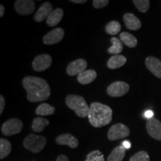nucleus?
<instances>
[{
    "mask_svg": "<svg viewBox=\"0 0 161 161\" xmlns=\"http://www.w3.org/2000/svg\"><path fill=\"white\" fill-rule=\"evenodd\" d=\"M23 86L27 92L30 102H39L47 100L51 94L50 86L43 78L27 76L23 79Z\"/></svg>",
    "mask_w": 161,
    "mask_h": 161,
    "instance_id": "nucleus-1",
    "label": "nucleus"
},
{
    "mask_svg": "<svg viewBox=\"0 0 161 161\" xmlns=\"http://www.w3.org/2000/svg\"><path fill=\"white\" fill-rule=\"evenodd\" d=\"M113 110L106 104L93 102L90 104L88 114L90 123L95 128H101L108 125L112 121Z\"/></svg>",
    "mask_w": 161,
    "mask_h": 161,
    "instance_id": "nucleus-2",
    "label": "nucleus"
},
{
    "mask_svg": "<svg viewBox=\"0 0 161 161\" xmlns=\"http://www.w3.org/2000/svg\"><path fill=\"white\" fill-rule=\"evenodd\" d=\"M66 104L68 108L72 109L80 118L88 116L90 107L82 96L77 95H69L66 98Z\"/></svg>",
    "mask_w": 161,
    "mask_h": 161,
    "instance_id": "nucleus-3",
    "label": "nucleus"
},
{
    "mask_svg": "<svg viewBox=\"0 0 161 161\" xmlns=\"http://www.w3.org/2000/svg\"><path fill=\"white\" fill-rule=\"evenodd\" d=\"M47 140L45 136L31 134L23 141V146L27 150L33 153H38L46 146Z\"/></svg>",
    "mask_w": 161,
    "mask_h": 161,
    "instance_id": "nucleus-4",
    "label": "nucleus"
},
{
    "mask_svg": "<svg viewBox=\"0 0 161 161\" xmlns=\"http://www.w3.org/2000/svg\"><path fill=\"white\" fill-rule=\"evenodd\" d=\"M23 128V123L19 119L13 118L6 121L2 126L1 130L5 136H12L21 132Z\"/></svg>",
    "mask_w": 161,
    "mask_h": 161,
    "instance_id": "nucleus-5",
    "label": "nucleus"
},
{
    "mask_svg": "<svg viewBox=\"0 0 161 161\" xmlns=\"http://www.w3.org/2000/svg\"><path fill=\"white\" fill-rule=\"evenodd\" d=\"M130 129L122 123H117L110 127L108 130V137L110 141L120 140L129 136Z\"/></svg>",
    "mask_w": 161,
    "mask_h": 161,
    "instance_id": "nucleus-6",
    "label": "nucleus"
},
{
    "mask_svg": "<svg viewBox=\"0 0 161 161\" xmlns=\"http://www.w3.org/2000/svg\"><path fill=\"white\" fill-rule=\"evenodd\" d=\"M129 84L124 81H115L107 88V92L112 97H121L129 91Z\"/></svg>",
    "mask_w": 161,
    "mask_h": 161,
    "instance_id": "nucleus-7",
    "label": "nucleus"
},
{
    "mask_svg": "<svg viewBox=\"0 0 161 161\" xmlns=\"http://www.w3.org/2000/svg\"><path fill=\"white\" fill-rule=\"evenodd\" d=\"M52 63V57L48 54H42L37 55L33 62H32V67L36 72L45 71L51 66Z\"/></svg>",
    "mask_w": 161,
    "mask_h": 161,
    "instance_id": "nucleus-8",
    "label": "nucleus"
},
{
    "mask_svg": "<svg viewBox=\"0 0 161 161\" xmlns=\"http://www.w3.org/2000/svg\"><path fill=\"white\" fill-rule=\"evenodd\" d=\"M14 8L16 11L20 15H30L35 11V3L32 0H17Z\"/></svg>",
    "mask_w": 161,
    "mask_h": 161,
    "instance_id": "nucleus-9",
    "label": "nucleus"
},
{
    "mask_svg": "<svg viewBox=\"0 0 161 161\" xmlns=\"http://www.w3.org/2000/svg\"><path fill=\"white\" fill-rule=\"evenodd\" d=\"M87 66V62L83 58L77 59L70 63L66 68V72L70 76H74L85 71Z\"/></svg>",
    "mask_w": 161,
    "mask_h": 161,
    "instance_id": "nucleus-10",
    "label": "nucleus"
},
{
    "mask_svg": "<svg viewBox=\"0 0 161 161\" xmlns=\"http://www.w3.org/2000/svg\"><path fill=\"white\" fill-rule=\"evenodd\" d=\"M64 37V30L61 28H56L44 36L43 41L46 45H53L61 41Z\"/></svg>",
    "mask_w": 161,
    "mask_h": 161,
    "instance_id": "nucleus-11",
    "label": "nucleus"
},
{
    "mask_svg": "<svg viewBox=\"0 0 161 161\" xmlns=\"http://www.w3.org/2000/svg\"><path fill=\"white\" fill-rule=\"evenodd\" d=\"M146 129L152 138L161 140V122L158 119L153 117L147 121Z\"/></svg>",
    "mask_w": 161,
    "mask_h": 161,
    "instance_id": "nucleus-12",
    "label": "nucleus"
},
{
    "mask_svg": "<svg viewBox=\"0 0 161 161\" xmlns=\"http://www.w3.org/2000/svg\"><path fill=\"white\" fill-rule=\"evenodd\" d=\"M146 67L157 78H161V60L154 57H148L146 59Z\"/></svg>",
    "mask_w": 161,
    "mask_h": 161,
    "instance_id": "nucleus-13",
    "label": "nucleus"
},
{
    "mask_svg": "<svg viewBox=\"0 0 161 161\" xmlns=\"http://www.w3.org/2000/svg\"><path fill=\"white\" fill-rule=\"evenodd\" d=\"M56 142L60 146H68L71 148H76L78 146V139L70 134H60L56 138Z\"/></svg>",
    "mask_w": 161,
    "mask_h": 161,
    "instance_id": "nucleus-14",
    "label": "nucleus"
},
{
    "mask_svg": "<svg viewBox=\"0 0 161 161\" xmlns=\"http://www.w3.org/2000/svg\"><path fill=\"white\" fill-rule=\"evenodd\" d=\"M52 11H53V7L51 3H48V2L43 3L37 10V13L35 14V17H34L35 20L37 23H41L44 19H47Z\"/></svg>",
    "mask_w": 161,
    "mask_h": 161,
    "instance_id": "nucleus-15",
    "label": "nucleus"
},
{
    "mask_svg": "<svg viewBox=\"0 0 161 161\" xmlns=\"http://www.w3.org/2000/svg\"><path fill=\"white\" fill-rule=\"evenodd\" d=\"M123 19L127 29L132 30V31L139 30L142 26V23H141V21L139 19V18L131 13L125 14Z\"/></svg>",
    "mask_w": 161,
    "mask_h": 161,
    "instance_id": "nucleus-16",
    "label": "nucleus"
},
{
    "mask_svg": "<svg viewBox=\"0 0 161 161\" xmlns=\"http://www.w3.org/2000/svg\"><path fill=\"white\" fill-rule=\"evenodd\" d=\"M64 17V11L61 8H56L52 11L46 19V23L49 27H54L60 23Z\"/></svg>",
    "mask_w": 161,
    "mask_h": 161,
    "instance_id": "nucleus-17",
    "label": "nucleus"
},
{
    "mask_svg": "<svg viewBox=\"0 0 161 161\" xmlns=\"http://www.w3.org/2000/svg\"><path fill=\"white\" fill-rule=\"evenodd\" d=\"M97 77V73L95 70L88 69L85 70L83 72L78 75V81L81 84H88L92 83Z\"/></svg>",
    "mask_w": 161,
    "mask_h": 161,
    "instance_id": "nucleus-18",
    "label": "nucleus"
},
{
    "mask_svg": "<svg viewBox=\"0 0 161 161\" xmlns=\"http://www.w3.org/2000/svg\"><path fill=\"white\" fill-rule=\"evenodd\" d=\"M127 62V58L123 55H114L108 60L107 65L109 69H116L122 67Z\"/></svg>",
    "mask_w": 161,
    "mask_h": 161,
    "instance_id": "nucleus-19",
    "label": "nucleus"
},
{
    "mask_svg": "<svg viewBox=\"0 0 161 161\" xmlns=\"http://www.w3.org/2000/svg\"><path fill=\"white\" fill-rule=\"evenodd\" d=\"M119 39L122 43L129 48H134L137 46V39L128 32H122L120 34Z\"/></svg>",
    "mask_w": 161,
    "mask_h": 161,
    "instance_id": "nucleus-20",
    "label": "nucleus"
},
{
    "mask_svg": "<svg viewBox=\"0 0 161 161\" xmlns=\"http://www.w3.org/2000/svg\"><path fill=\"white\" fill-rule=\"evenodd\" d=\"M49 125V121L43 117H36L32 122V130L35 132L40 133L44 130L46 126Z\"/></svg>",
    "mask_w": 161,
    "mask_h": 161,
    "instance_id": "nucleus-21",
    "label": "nucleus"
},
{
    "mask_svg": "<svg viewBox=\"0 0 161 161\" xmlns=\"http://www.w3.org/2000/svg\"><path fill=\"white\" fill-rule=\"evenodd\" d=\"M125 155V148L123 146H117L108 156V161H122Z\"/></svg>",
    "mask_w": 161,
    "mask_h": 161,
    "instance_id": "nucleus-22",
    "label": "nucleus"
},
{
    "mask_svg": "<svg viewBox=\"0 0 161 161\" xmlns=\"http://www.w3.org/2000/svg\"><path fill=\"white\" fill-rule=\"evenodd\" d=\"M55 108L53 106L47 103L40 104L36 109V114L38 116H48L52 115L55 113Z\"/></svg>",
    "mask_w": 161,
    "mask_h": 161,
    "instance_id": "nucleus-23",
    "label": "nucleus"
},
{
    "mask_svg": "<svg viewBox=\"0 0 161 161\" xmlns=\"http://www.w3.org/2000/svg\"><path fill=\"white\" fill-rule=\"evenodd\" d=\"M11 152V144L6 139L2 138L0 140V159H4Z\"/></svg>",
    "mask_w": 161,
    "mask_h": 161,
    "instance_id": "nucleus-24",
    "label": "nucleus"
},
{
    "mask_svg": "<svg viewBox=\"0 0 161 161\" xmlns=\"http://www.w3.org/2000/svg\"><path fill=\"white\" fill-rule=\"evenodd\" d=\"M110 41L112 43V46L108 49V52L110 54H114L115 55L121 53L123 50V45H122V43L120 39H118L116 37H112Z\"/></svg>",
    "mask_w": 161,
    "mask_h": 161,
    "instance_id": "nucleus-25",
    "label": "nucleus"
},
{
    "mask_svg": "<svg viewBox=\"0 0 161 161\" xmlns=\"http://www.w3.org/2000/svg\"><path fill=\"white\" fill-rule=\"evenodd\" d=\"M105 31L108 35H116L121 31V24L117 21H111L105 26Z\"/></svg>",
    "mask_w": 161,
    "mask_h": 161,
    "instance_id": "nucleus-26",
    "label": "nucleus"
},
{
    "mask_svg": "<svg viewBox=\"0 0 161 161\" xmlns=\"http://www.w3.org/2000/svg\"><path fill=\"white\" fill-rule=\"evenodd\" d=\"M137 9L142 13H146L150 7V1L148 0H134L133 1Z\"/></svg>",
    "mask_w": 161,
    "mask_h": 161,
    "instance_id": "nucleus-27",
    "label": "nucleus"
},
{
    "mask_svg": "<svg viewBox=\"0 0 161 161\" xmlns=\"http://www.w3.org/2000/svg\"><path fill=\"white\" fill-rule=\"evenodd\" d=\"M85 161H104V158L100 151L96 150L87 154Z\"/></svg>",
    "mask_w": 161,
    "mask_h": 161,
    "instance_id": "nucleus-28",
    "label": "nucleus"
},
{
    "mask_svg": "<svg viewBox=\"0 0 161 161\" xmlns=\"http://www.w3.org/2000/svg\"><path fill=\"white\" fill-rule=\"evenodd\" d=\"M130 161H150L149 155L145 151H140L132 156Z\"/></svg>",
    "mask_w": 161,
    "mask_h": 161,
    "instance_id": "nucleus-29",
    "label": "nucleus"
},
{
    "mask_svg": "<svg viewBox=\"0 0 161 161\" xmlns=\"http://www.w3.org/2000/svg\"><path fill=\"white\" fill-rule=\"evenodd\" d=\"M109 3L108 0H94L92 2V5L96 9H100L104 8Z\"/></svg>",
    "mask_w": 161,
    "mask_h": 161,
    "instance_id": "nucleus-30",
    "label": "nucleus"
},
{
    "mask_svg": "<svg viewBox=\"0 0 161 161\" xmlns=\"http://www.w3.org/2000/svg\"><path fill=\"white\" fill-rule=\"evenodd\" d=\"M5 106V101L3 96H0V114H3L4 108Z\"/></svg>",
    "mask_w": 161,
    "mask_h": 161,
    "instance_id": "nucleus-31",
    "label": "nucleus"
},
{
    "mask_svg": "<svg viewBox=\"0 0 161 161\" xmlns=\"http://www.w3.org/2000/svg\"><path fill=\"white\" fill-rule=\"evenodd\" d=\"M144 116H145V117H146L147 119L148 120V119H150L153 118V116H154V112H153L152 110H146V111L145 112Z\"/></svg>",
    "mask_w": 161,
    "mask_h": 161,
    "instance_id": "nucleus-32",
    "label": "nucleus"
},
{
    "mask_svg": "<svg viewBox=\"0 0 161 161\" xmlns=\"http://www.w3.org/2000/svg\"><path fill=\"white\" fill-rule=\"evenodd\" d=\"M56 161H69V158L66 155H64V154H60V155L58 157Z\"/></svg>",
    "mask_w": 161,
    "mask_h": 161,
    "instance_id": "nucleus-33",
    "label": "nucleus"
},
{
    "mask_svg": "<svg viewBox=\"0 0 161 161\" xmlns=\"http://www.w3.org/2000/svg\"><path fill=\"white\" fill-rule=\"evenodd\" d=\"M122 146H123L125 149H129L130 146H131V144H130V142L128 140H125L122 142Z\"/></svg>",
    "mask_w": 161,
    "mask_h": 161,
    "instance_id": "nucleus-34",
    "label": "nucleus"
},
{
    "mask_svg": "<svg viewBox=\"0 0 161 161\" xmlns=\"http://www.w3.org/2000/svg\"><path fill=\"white\" fill-rule=\"evenodd\" d=\"M70 2L73 3H77V4H84L86 3V0H71Z\"/></svg>",
    "mask_w": 161,
    "mask_h": 161,
    "instance_id": "nucleus-35",
    "label": "nucleus"
},
{
    "mask_svg": "<svg viewBox=\"0 0 161 161\" xmlns=\"http://www.w3.org/2000/svg\"><path fill=\"white\" fill-rule=\"evenodd\" d=\"M5 14V7L3 5H0V17H3Z\"/></svg>",
    "mask_w": 161,
    "mask_h": 161,
    "instance_id": "nucleus-36",
    "label": "nucleus"
}]
</instances>
